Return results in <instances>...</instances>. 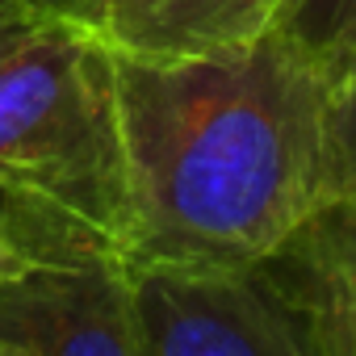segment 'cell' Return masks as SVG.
Listing matches in <instances>:
<instances>
[{
	"mask_svg": "<svg viewBox=\"0 0 356 356\" xmlns=\"http://www.w3.org/2000/svg\"><path fill=\"white\" fill-rule=\"evenodd\" d=\"M0 206L26 256H130L113 67L63 26L0 55Z\"/></svg>",
	"mask_w": 356,
	"mask_h": 356,
	"instance_id": "obj_2",
	"label": "cell"
},
{
	"mask_svg": "<svg viewBox=\"0 0 356 356\" xmlns=\"http://www.w3.org/2000/svg\"><path fill=\"white\" fill-rule=\"evenodd\" d=\"M138 356H314L260 264H126Z\"/></svg>",
	"mask_w": 356,
	"mask_h": 356,
	"instance_id": "obj_3",
	"label": "cell"
},
{
	"mask_svg": "<svg viewBox=\"0 0 356 356\" xmlns=\"http://www.w3.org/2000/svg\"><path fill=\"white\" fill-rule=\"evenodd\" d=\"M109 67L126 264H260L331 193L327 80L281 34L202 59L109 55Z\"/></svg>",
	"mask_w": 356,
	"mask_h": 356,
	"instance_id": "obj_1",
	"label": "cell"
},
{
	"mask_svg": "<svg viewBox=\"0 0 356 356\" xmlns=\"http://www.w3.org/2000/svg\"><path fill=\"white\" fill-rule=\"evenodd\" d=\"M26 264H30V256H26V248L17 243V235H13V227H9V218H5V206H0V281L13 277V273H22Z\"/></svg>",
	"mask_w": 356,
	"mask_h": 356,
	"instance_id": "obj_9",
	"label": "cell"
},
{
	"mask_svg": "<svg viewBox=\"0 0 356 356\" xmlns=\"http://www.w3.org/2000/svg\"><path fill=\"white\" fill-rule=\"evenodd\" d=\"M0 356H138L126 264L30 256L0 281Z\"/></svg>",
	"mask_w": 356,
	"mask_h": 356,
	"instance_id": "obj_4",
	"label": "cell"
},
{
	"mask_svg": "<svg viewBox=\"0 0 356 356\" xmlns=\"http://www.w3.org/2000/svg\"><path fill=\"white\" fill-rule=\"evenodd\" d=\"M331 189H356V59L327 80Z\"/></svg>",
	"mask_w": 356,
	"mask_h": 356,
	"instance_id": "obj_7",
	"label": "cell"
},
{
	"mask_svg": "<svg viewBox=\"0 0 356 356\" xmlns=\"http://www.w3.org/2000/svg\"><path fill=\"white\" fill-rule=\"evenodd\" d=\"M314 356H356V189L323 193L260 260Z\"/></svg>",
	"mask_w": 356,
	"mask_h": 356,
	"instance_id": "obj_5",
	"label": "cell"
},
{
	"mask_svg": "<svg viewBox=\"0 0 356 356\" xmlns=\"http://www.w3.org/2000/svg\"><path fill=\"white\" fill-rule=\"evenodd\" d=\"M273 34L331 80L356 59V0H281Z\"/></svg>",
	"mask_w": 356,
	"mask_h": 356,
	"instance_id": "obj_6",
	"label": "cell"
},
{
	"mask_svg": "<svg viewBox=\"0 0 356 356\" xmlns=\"http://www.w3.org/2000/svg\"><path fill=\"white\" fill-rule=\"evenodd\" d=\"M30 30H34V22H30L22 0H0V55H5L17 38H26Z\"/></svg>",
	"mask_w": 356,
	"mask_h": 356,
	"instance_id": "obj_8",
	"label": "cell"
}]
</instances>
